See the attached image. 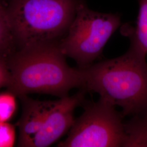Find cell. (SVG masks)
Returning a JSON list of instances; mask_svg holds the SVG:
<instances>
[{"instance_id": "6da1fadb", "label": "cell", "mask_w": 147, "mask_h": 147, "mask_svg": "<svg viewBox=\"0 0 147 147\" xmlns=\"http://www.w3.org/2000/svg\"><path fill=\"white\" fill-rule=\"evenodd\" d=\"M132 28L126 25L123 29L130 40L124 54L79 68L83 81L81 89L96 93L100 98L120 107L124 117L147 111V55Z\"/></svg>"}, {"instance_id": "7a4b0ae2", "label": "cell", "mask_w": 147, "mask_h": 147, "mask_svg": "<svg viewBox=\"0 0 147 147\" xmlns=\"http://www.w3.org/2000/svg\"><path fill=\"white\" fill-rule=\"evenodd\" d=\"M59 42L18 49L7 60L9 73L8 90L18 97L42 93L61 98L69 95L73 88H81V69L69 65Z\"/></svg>"}, {"instance_id": "3957f363", "label": "cell", "mask_w": 147, "mask_h": 147, "mask_svg": "<svg viewBox=\"0 0 147 147\" xmlns=\"http://www.w3.org/2000/svg\"><path fill=\"white\" fill-rule=\"evenodd\" d=\"M84 0H11L7 8L19 49L60 41Z\"/></svg>"}, {"instance_id": "277c9868", "label": "cell", "mask_w": 147, "mask_h": 147, "mask_svg": "<svg viewBox=\"0 0 147 147\" xmlns=\"http://www.w3.org/2000/svg\"><path fill=\"white\" fill-rule=\"evenodd\" d=\"M120 25L118 14L95 11L84 2L79 5L68 31L60 40V47L79 68L87 67L101 55L106 42Z\"/></svg>"}, {"instance_id": "5b68a950", "label": "cell", "mask_w": 147, "mask_h": 147, "mask_svg": "<svg viewBox=\"0 0 147 147\" xmlns=\"http://www.w3.org/2000/svg\"><path fill=\"white\" fill-rule=\"evenodd\" d=\"M84 101L83 113L75 119L68 136L57 146L124 147V116L121 112L101 98L96 102Z\"/></svg>"}, {"instance_id": "8992f818", "label": "cell", "mask_w": 147, "mask_h": 147, "mask_svg": "<svg viewBox=\"0 0 147 147\" xmlns=\"http://www.w3.org/2000/svg\"><path fill=\"white\" fill-rule=\"evenodd\" d=\"M84 89L76 94L54 101L40 131L31 147H47L52 145L69 131L75 121L74 112L84 101Z\"/></svg>"}, {"instance_id": "52a82bcc", "label": "cell", "mask_w": 147, "mask_h": 147, "mask_svg": "<svg viewBox=\"0 0 147 147\" xmlns=\"http://www.w3.org/2000/svg\"><path fill=\"white\" fill-rule=\"evenodd\" d=\"M19 98L22 100V111L18 123V146L31 147L32 143L41 129L54 101L34 100L27 95Z\"/></svg>"}, {"instance_id": "ba28073f", "label": "cell", "mask_w": 147, "mask_h": 147, "mask_svg": "<svg viewBox=\"0 0 147 147\" xmlns=\"http://www.w3.org/2000/svg\"><path fill=\"white\" fill-rule=\"evenodd\" d=\"M124 147H147V111L124 122Z\"/></svg>"}, {"instance_id": "9c48e42d", "label": "cell", "mask_w": 147, "mask_h": 147, "mask_svg": "<svg viewBox=\"0 0 147 147\" xmlns=\"http://www.w3.org/2000/svg\"><path fill=\"white\" fill-rule=\"evenodd\" d=\"M7 8L0 3V56L7 60L18 50Z\"/></svg>"}, {"instance_id": "30bf717a", "label": "cell", "mask_w": 147, "mask_h": 147, "mask_svg": "<svg viewBox=\"0 0 147 147\" xmlns=\"http://www.w3.org/2000/svg\"><path fill=\"white\" fill-rule=\"evenodd\" d=\"M139 12L135 28L132 32L147 56V0H138Z\"/></svg>"}, {"instance_id": "8fae6325", "label": "cell", "mask_w": 147, "mask_h": 147, "mask_svg": "<svg viewBox=\"0 0 147 147\" xmlns=\"http://www.w3.org/2000/svg\"><path fill=\"white\" fill-rule=\"evenodd\" d=\"M16 95L8 90L0 93V122L8 121L17 108Z\"/></svg>"}, {"instance_id": "7c38bea8", "label": "cell", "mask_w": 147, "mask_h": 147, "mask_svg": "<svg viewBox=\"0 0 147 147\" xmlns=\"http://www.w3.org/2000/svg\"><path fill=\"white\" fill-rule=\"evenodd\" d=\"M16 140V127L8 121L0 122V147H12Z\"/></svg>"}, {"instance_id": "4fadbf2b", "label": "cell", "mask_w": 147, "mask_h": 147, "mask_svg": "<svg viewBox=\"0 0 147 147\" xmlns=\"http://www.w3.org/2000/svg\"><path fill=\"white\" fill-rule=\"evenodd\" d=\"M9 80V73L7 60L0 56V88L7 87Z\"/></svg>"}]
</instances>
